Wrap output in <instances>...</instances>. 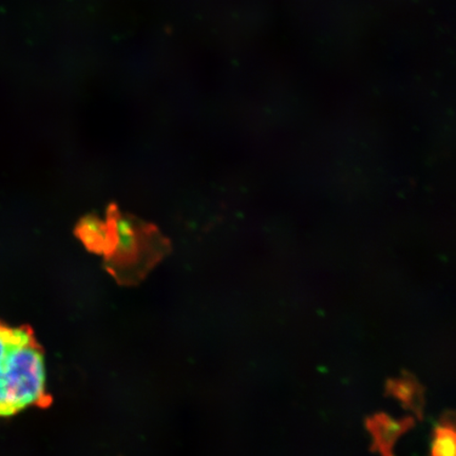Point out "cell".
I'll list each match as a JSON object with an SVG mask.
<instances>
[{
  "mask_svg": "<svg viewBox=\"0 0 456 456\" xmlns=\"http://www.w3.org/2000/svg\"><path fill=\"white\" fill-rule=\"evenodd\" d=\"M42 346L27 327L0 322V416L49 402Z\"/></svg>",
  "mask_w": 456,
  "mask_h": 456,
  "instance_id": "cell-1",
  "label": "cell"
},
{
  "mask_svg": "<svg viewBox=\"0 0 456 456\" xmlns=\"http://www.w3.org/2000/svg\"><path fill=\"white\" fill-rule=\"evenodd\" d=\"M367 430L372 436L370 452L380 456H395V444L404 433L411 430L415 426L412 416H406L401 419H395L384 412L369 416L364 421Z\"/></svg>",
  "mask_w": 456,
  "mask_h": 456,
  "instance_id": "cell-2",
  "label": "cell"
},
{
  "mask_svg": "<svg viewBox=\"0 0 456 456\" xmlns=\"http://www.w3.org/2000/svg\"><path fill=\"white\" fill-rule=\"evenodd\" d=\"M386 395L395 398L403 409L411 411L419 420L424 419L425 389L411 373L403 372L399 378L387 380Z\"/></svg>",
  "mask_w": 456,
  "mask_h": 456,
  "instance_id": "cell-3",
  "label": "cell"
},
{
  "mask_svg": "<svg viewBox=\"0 0 456 456\" xmlns=\"http://www.w3.org/2000/svg\"><path fill=\"white\" fill-rule=\"evenodd\" d=\"M77 236L85 247L95 254L110 255L113 248V231L110 221L90 216L79 224Z\"/></svg>",
  "mask_w": 456,
  "mask_h": 456,
  "instance_id": "cell-4",
  "label": "cell"
},
{
  "mask_svg": "<svg viewBox=\"0 0 456 456\" xmlns=\"http://www.w3.org/2000/svg\"><path fill=\"white\" fill-rule=\"evenodd\" d=\"M429 456H456V433L452 414H444L433 429Z\"/></svg>",
  "mask_w": 456,
  "mask_h": 456,
  "instance_id": "cell-5",
  "label": "cell"
}]
</instances>
